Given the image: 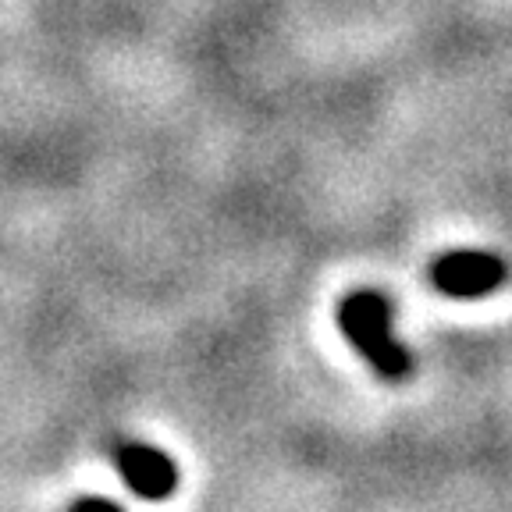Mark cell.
Returning <instances> with one entry per match:
<instances>
[{"label": "cell", "instance_id": "cell-3", "mask_svg": "<svg viewBox=\"0 0 512 512\" xmlns=\"http://www.w3.org/2000/svg\"><path fill=\"white\" fill-rule=\"evenodd\" d=\"M114 466L125 477V484L146 502H164L178 491V466L175 459L157 445L146 441H121L114 448Z\"/></svg>", "mask_w": 512, "mask_h": 512}, {"label": "cell", "instance_id": "cell-2", "mask_svg": "<svg viewBox=\"0 0 512 512\" xmlns=\"http://www.w3.org/2000/svg\"><path fill=\"white\" fill-rule=\"evenodd\" d=\"M509 267L498 253L488 249H452L431 264V281L441 296L452 299H480L505 285Z\"/></svg>", "mask_w": 512, "mask_h": 512}, {"label": "cell", "instance_id": "cell-1", "mask_svg": "<svg viewBox=\"0 0 512 512\" xmlns=\"http://www.w3.org/2000/svg\"><path fill=\"white\" fill-rule=\"evenodd\" d=\"M338 328L381 381L399 384L413 377V356L395 338L392 303L381 292H349L338 303Z\"/></svg>", "mask_w": 512, "mask_h": 512}, {"label": "cell", "instance_id": "cell-4", "mask_svg": "<svg viewBox=\"0 0 512 512\" xmlns=\"http://www.w3.org/2000/svg\"><path fill=\"white\" fill-rule=\"evenodd\" d=\"M68 512H125L121 505H114L111 498H100V495H86V498H75L72 509Z\"/></svg>", "mask_w": 512, "mask_h": 512}]
</instances>
